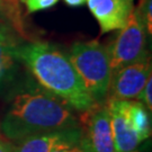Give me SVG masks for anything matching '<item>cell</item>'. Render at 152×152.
<instances>
[{
	"mask_svg": "<svg viewBox=\"0 0 152 152\" xmlns=\"http://www.w3.org/2000/svg\"><path fill=\"white\" fill-rule=\"evenodd\" d=\"M152 78L150 77L148 79L147 83L144 85V87L142 89V91L140 92V95L137 96V99L141 102L145 107H147L150 112L152 109Z\"/></svg>",
	"mask_w": 152,
	"mask_h": 152,
	"instance_id": "obj_16",
	"label": "cell"
},
{
	"mask_svg": "<svg viewBox=\"0 0 152 152\" xmlns=\"http://www.w3.org/2000/svg\"><path fill=\"white\" fill-rule=\"evenodd\" d=\"M147 29L136 11L133 9L124 27L109 45V64L112 72L126 65L137 63L149 58L147 48Z\"/></svg>",
	"mask_w": 152,
	"mask_h": 152,
	"instance_id": "obj_4",
	"label": "cell"
},
{
	"mask_svg": "<svg viewBox=\"0 0 152 152\" xmlns=\"http://www.w3.org/2000/svg\"><path fill=\"white\" fill-rule=\"evenodd\" d=\"M19 2L25 6L27 14H33L52 8L59 2V0H19Z\"/></svg>",
	"mask_w": 152,
	"mask_h": 152,
	"instance_id": "obj_14",
	"label": "cell"
},
{
	"mask_svg": "<svg viewBox=\"0 0 152 152\" xmlns=\"http://www.w3.org/2000/svg\"><path fill=\"white\" fill-rule=\"evenodd\" d=\"M81 137L79 144L85 152H116L110 115L106 104H96L82 112Z\"/></svg>",
	"mask_w": 152,
	"mask_h": 152,
	"instance_id": "obj_5",
	"label": "cell"
},
{
	"mask_svg": "<svg viewBox=\"0 0 152 152\" xmlns=\"http://www.w3.org/2000/svg\"><path fill=\"white\" fill-rule=\"evenodd\" d=\"M19 44L12 29L7 25L0 26V86L9 79L18 60Z\"/></svg>",
	"mask_w": 152,
	"mask_h": 152,
	"instance_id": "obj_10",
	"label": "cell"
},
{
	"mask_svg": "<svg viewBox=\"0 0 152 152\" xmlns=\"http://www.w3.org/2000/svg\"><path fill=\"white\" fill-rule=\"evenodd\" d=\"M79 141H73V140L61 141L56 143L50 152H85V150L79 144Z\"/></svg>",
	"mask_w": 152,
	"mask_h": 152,
	"instance_id": "obj_15",
	"label": "cell"
},
{
	"mask_svg": "<svg viewBox=\"0 0 152 152\" xmlns=\"http://www.w3.org/2000/svg\"><path fill=\"white\" fill-rule=\"evenodd\" d=\"M68 58L92 99L103 103L108 95L112 78L107 46L97 41L77 42L71 46Z\"/></svg>",
	"mask_w": 152,
	"mask_h": 152,
	"instance_id": "obj_3",
	"label": "cell"
},
{
	"mask_svg": "<svg viewBox=\"0 0 152 152\" xmlns=\"http://www.w3.org/2000/svg\"><path fill=\"white\" fill-rule=\"evenodd\" d=\"M9 2H11L12 5H16V6H19V0H8Z\"/></svg>",
	"mask_w": 152,
	"mask_h": 152,
	"instance_id": "obj_19",
	"label": "cell"
},
{
	"mask_svg": "<svg viewBox=\"0 0 152 152\" xmlns=\"http://www.w3.org/2000/svg\"><path fill=\"white\" fill-rule=\"evenodd\" d=\"M17 58L32 72L38 83L62 99L71 108L86 112L96 104L69 58L58 48L43 42H29L19 45Z\"/></svg>",
	"mask_w": 152,
	"mask_h": 152,
	"instance_id": "obj_1",
	"label": "cell"
},
{
	"mask_svg": "<svg viewBox=\"0 0 152 152\" xmlns=\"http://www.w3.org/2000/svg\"><path fill=\"white\" fill-rule=\"evenodd\" d=\"M0 18L9 20L11 27L18 34L24 35V25L19 6L12 5L8 0H0Z\"/></svg>",
	"mask_w": 152,
	"mask_h": 152,
	"instance_id": "obj_12",
	"label": "cell"
},
{
	"mask_svg": "<svg viewBox=\"0 0 152 152\" xmlns=\"http://www.w3.org/2000/svg\"><path fill=\"white\" fill-rule=\"evenodd\" d=\"M86 4L102 33L123 28L133 11V0H86Z\"/></svg>",
	"mask_w": 152,
	"mask_h": 152,
	"instance_id": "obj_8",
	"label": "cell"
},
{
	"mask_svg": "<svg viewBox=\"0 0 152 152\" xmlns=\"http://www.w3.org/2000/svg\"><path fill=\"white\" fill-rule=\"evenodd\" d=\"M81 137V127L75 126L64 130H56L39 134L29 135L15 145L14 152H50L56 143L65 140L79 141Z\"/></svg>",
	"mask_w": 152,
	"mask_h": 152,
	"instance_id": "obj_9",
	"label": "cell"
},
{
	"mask_svg": "<svg viewBox=\"0 0 152 152\" xmlns=\"http://www.w3.org/2000/svg\"><path fill=\"white\" fill-rule=\"evenodd\" d=\"M134 10L139 15L149 35L152 34V0H141Z\"/></svg>",
	"mask_w": 152,
	"mask_h": 152,
	"instance_id": "obj_13",
	"label": "cell"
},
{
	"mask_svg": "<svg viewBox=\"0 0 152 152\" xmlns=\"http://www.w3.org/2000/svg\"><path fill=\"white\" fill-rule=\"evenodd\" d=\"M151 71L150 58L113 71L107 98L120 100L137 98L148 79L151 77Z\"/></svg>",
	"mask_w": 152,
	"mask_h": 152,
	"instance_id": "obj_6",
	"label": "cell"
},
{
	"mask_svg": "<svg viewBox=\"0 0 152 152\" xmlns=\"http://www.w3.org/2000/svg\"><path fill=\"white\" fill-rule=\"evenodd\" d=\"M131 152H140V151H137V150H134V151H131Z\"/></svg>",
	"mask_w": 152,
	"mask_h": 152,
	"instance_id": "obj_20",
	"label": "cell"
},
{
	"mask_svg": "<svg viewBox=\"0 0 152 152\" xmlns=\"http://www.w3.org/2000/svg\"><path fill=\"white\" fill-rule=\"evenodd\" d=\"M106 106L110 115V123L114 134L115 151L131 152L141 144L127 116V100L107 98Z\"/></svg>",
	"mask_w": 152,
	"mask_h": 152,
	"instance_id": "obj_7",
	"label": "cell"
},
{
	"mask_svg": "<svg viewBox=\"0 0 152 152\" xmlns=\"http://www.w3.org/2000/svg\"><path fill=\"white\" fill-rule=\"evenodd\" d=\"M64 2L70 7H81L86 4V0H64Z\"/></svg>",
	"mask_w": 152,
	"mask_h": 152,
	"instance_id": "obj_18",
	"label": "cell"
},
{
	"mask_svg": "<svg viewBox=\"0 0 152 152\" xmlns=\"http://www.w3.org/2000/svg\"><path fill=\"white\" fill-rule=\"evenodd\" d=\"M79 126L72 108L49 91H26L14 98L0 125L5 137L20 141L29 135Z\"/></svg>",
	"mask_w": 152,
	"mask_h": 152,
	"instance_id": "obj_2",
	"label": "cell"
},
{
	"mask_svg": "<svg viewBox=\"0 0 152 152\" xmlns=\"http://www.w3.org/2000/svg\"><path fill=\"white\" fill-rule=\"evenodd\" d=\"M150 110L141 103L127 100V116L141 142L151 136V115Z\"/></svg>",
	"mask_w": 152,
	"mask_h": 152,
	"instance_id": "obj_11",
	"label": "cell"
},
{
	"mask_svg": "<svg viewBox=\"0 0 152 152\" xmlns=\"http://www.w3.org/2000/svg\"><path fill=\"white\" fill-rule=\"evenodd\" d=\"M15 145L7 137L0 136V152H14Z\"/></svg>",
	"mask_w": 152,
	"mask_h": 152,
	"instance_id": "obj_17",
	"label": "cell"
}]
</instances>
